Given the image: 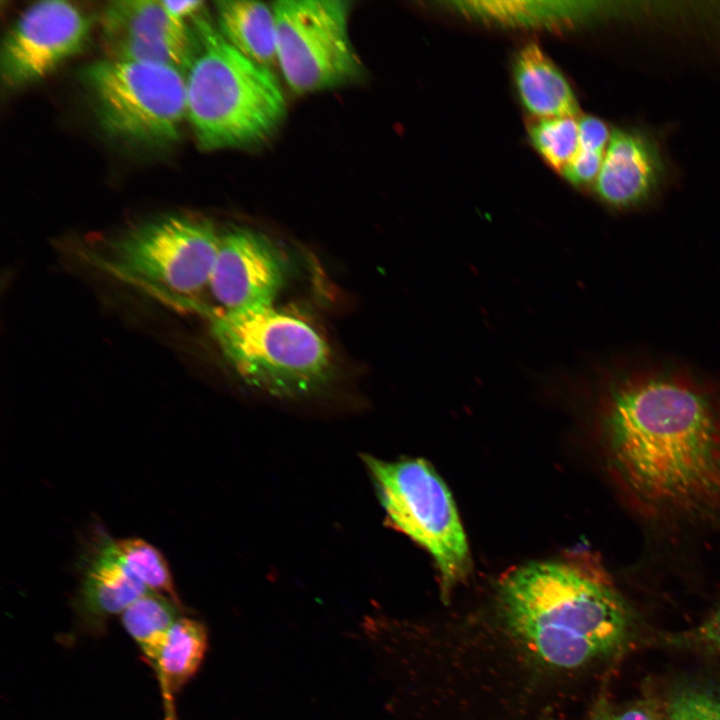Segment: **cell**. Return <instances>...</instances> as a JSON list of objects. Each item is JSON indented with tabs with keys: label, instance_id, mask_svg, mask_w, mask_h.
I'll return each mask as SVG.
<instances>
[{
	"label": "cell",
	"instance_id": "6",
	"mask_svg": "<svg viewBox=\"0 0 720 720\" xmlns=\"http://www.w3.org/2000/svg\"><path fill=\"white\" fill-rule=\"evenodd\" d=\"M81 79L102 128L143 145L174 142L186 114L185 73L156 63L103 59Z\"/></svg>",
	"mask_w": 720,
	"mask_h": 720
},
{
	"label": "cell",
	"instance_id": "2",
	"mask_svg": "<svg viewBox=\"0 0 720 720\" xmlns=\"http://www.w3.org/2000/svg\"><path fill=\"white\" fill-rule=\"evenodd\" d=\"M601 422L625 492L654 517L720 521V397L671 368L605 374Z\"/></svg>",
	"mask_w": 720,
	"mask_h": 720
},
{
	"label": "cell",
	"instance_id": "4",
	"mask_svg": "<svg viewBox=\"0 0 720 720\" xmlns=\"http://www.w3.org/2000/svg\"><path fill=\"white\" fill-rule=\"evenodd\" d=\"M211 330L240 378L270 395L310 394L332 374V352L324 338L273 305L223 311L214 317Z\"/></svg>",
	"mask_w": 720,
	"mask_h": 720
},
{
	"label": "cell",
	"instance_id": "20",
	"mask_svg": "<svg viewBox=\"0 0 720 720\" xmlns=\"http://www.w3.org/2000/svg\"><path fill=\"white\" fill-rule=\"evenodd\" d=\"M685 720H720V697L712 693L688 690L675 697Z\"/></svg>",
	"mask_w": 720,
	"mask_h": 720
},
{
	"label": "cell",
	"instance_id": "19",
	"mask_svg": "<svg viewBox=\"0 0 720 720\" xmlns=\"http://www.w3.org/2000/svg\"><path fill=\"white\" fill-rule=\"evenodd\" d=\"M117 546L129 569L147 588L182 606L169 565L156 547L141 538L117 539Z\"/></svg>",
	"mask_w": 720,
	"mask_h": 720
},
{
	"label": "cell",
	"instance_id": "8",
	"mask_svg": "<svg viewBox=\"0 0 720 720\" xmlns=\"http://www.w3.org/2000/svg\"><path fill=\"white\" fill-rule=\"evenodd\" d=\"M272 5L277 62L292 91L314 93L359 76L361 63L348 28L350 2L280 0Z\"/></svg>",
	"mask_w": 720,
	"mask_h": 720
},
{
	"label": "cell",
	"instance_id": "16",
	"mask_svg": "<svg viewBox=\"0 0 720 720\" xmlns=\"http://www.w3.org/2000/svg\"><path fill=\"white\" fill-rule=\"evenodd\" d=\"M219 32L236 50L272 69L277 62L273 5L260 1L223 0L215 3Z\"/></svg>",
	"mask_w": 720,
	"mask_h": 720
},
{
	"label": "cell",
	"instance_id": "7",
	"mask_svg": "<svg viewBox=\"0 0 720 720\" xmlns=\"http://www.w3.org/2000/svg\"><path fill=\"white\" fill-rule=\"evenodd\" d=\"M220 237L207 221L164 216L117 238L106 265L129 282L185 302L209 284Z\"/></svg>",
	"mask_w": 720,
	"mask_h": 720
},
{
	"label": "cell",
	"instance_id": "9",
	"mask_svg": "<svg viewBox=\"0 0 720 720\" xmlns=\"http://www.w3.org/2000/svg\"><path fill=\"white\" fill-rule=\"evenodd\" d=\"M91 27L90 16L71 2L46 0L30 5L2 42L3 85L16 90L47 77L84 48Z\"/></svg>",
	"mask_w": 720,
	"mask_h": 720
},
{
	"label": "cell",
	"instance_id": "24",
	"mask_svg": "<svg viewBox=\"0 0 720 720\" xmlns=\"http://www.w3.org/2000/svg\"><path fill=\"white\" fill-rule=\"evenodd\" d=\"M591 720H658L646 707H631L620 712L598 711Z\"/></svg>",
	"mask_w": 720,
	"mask_h": 720
},
{
	"label": "cell",
	"instance_id": "25",
	"mask_svg": "<svg viewBox=\"0 0 720 720\" xmlns=\"http://www.w3.org/2000/svg\"><path fill=\"white\" fill-rule=\"evenodd\" d=\"M661 720H685L682 710L675 698L669 704L666 714Z\"/></svg>",
	"mask_w": 720,
	"mask_h": 720
},
{
	"label": "cell",
	"instance_id": "15",
	"mask_svg": "<svg viewBox=\"0 0 720 720\" xmlns=\"http://www.w3.org/2000/svg\"><path fill=\"white\" fill-rule=\"evenodd\" d=\"M208 647L206 626L180 617L170 629L153 668L159 682L165 720H177L175 695L198 672Z\"/></svg>",
	"mask_w": 720,
	"mask_h": 720
},
{
	"label": "cell",
	"instance_id": "1",
	"mask_svg": "<svg viewBox=\"0 0 720 720\" xmlns=\"http://www.w3.org/2000/svg\"><path fill=\"white\" fill-rule=\"evenodd\" d=\"M627 624L625 604L600 561L575 554L507 572L496 586L491 617L444 634L440 656L457 675L470 676L480 693H510L529 703L541 692L568 688L608 656Z\"/></svg>",
	"mask_w": 720,
	"mask_h": 720
},
{
	"label": "cell",
	"instance_id": "18",
	"mask_svg": "<svg viewBox=\"0 0 720 720\" xmlns=\"http://www.w3.org/2000/svg\"><path fill=\"white\" fill-rule=\"evenodd\" d=\"M528 131L538 153L550 167L562 174L580 148L575 117L535 119Z\"/></svg>",
	"mask_w": 720,
	"mask_h": 720
},
{
	"label": "cell",
	"instance_id": "23",
	"mask_svg": "<svg viewBox=\"0 0 720 720\" xmlns=\"http://www.w3.org/2000/svg\"><path fill=\"white\" fill-rule=\"evenodd\" d=\"M168 15L176 22L189 25V21H195L204 9L203 1L198 0H184V1H171L161 0L160 1Z\"/></svg>",
	"mask_w": 720,
	"mask_h": 720
},
{
	"label": "cell",
	"instance_id": "5",
	"mask_svg": "<svg viewBox=\"0 0 720 720\" xmlns=\"http://www.w3.org/2000/svg\"><path fill=\"white\" fill-rule=\"evenodd\" d=\"M386 519L433 558L447 601L471 569L466 535L452 495L423 459L363 456Z\"/></svg>",
	"mask_w": 720,
	"mask_h": 720
},
{
	"label": "cell",
	"instance_id": "3",
	"mask_svg": "<svg viewBox=\"0 0 720 720\" xmlns=\"http://www.w3.org/2000/svg\"><path fill=\"white\" fill-rule=\"evenodd\" d=\"M194 24L198 45L185 73L186 114L200 147L265 141L287 111L276 75L236 50L202 15Z\"/></svg>",
	"mask_w": 720,
	"mask_h": 720
},
{
	"label": "cell",
	"instance_id": "12",
	"mask_svg": "<svg viewBox=\"0 0 720 720\" xmlns=\"http://www.w3.org/2000/svg\"><path fill=\"white\" fill-rule=\"evenodd\" d=\"M80 583L73 601L80 623L102 630L107 619L122 614L151 590L129 569L113 539L96 527L79 558Z\"/></svg>",
	"mask_w": 720,
	"mask_h": 720
},
{
	"label": "cell",
	"instance_id": "13",
	"mask_svg": "<svg viewBox=\"0 0 720 720\" xmlns=\"http://www.w3.org/2000/svg\"><path fill=\"white\" fill-rule=\"evenodd\" d=\"M661 174L659 153L647 136L633 130L614 129L595 190L609 205L627 207L646 199Z\"/></svg>",
	"mask_w": 720,
	"mask_h": 720
},
{
	"label": "cell",
	"instance_id": "17",
	"mask_svg": "<svg viewBox=\"0 0 720 720\" xmlns=\"http://www.w3.org/2000/svg\"><path fill=\"white\" fill-rule=\"evenodd\" d=\"M179 606L169 597L150 591L133 602L121 614V621L142 651L152 669L155 667L168 633L181 617Z\"/></svg>",
	"mask_w": 720,
	"mask_h": 720
},
{
	"label": "cell",
	"instance_id": "11",
	"mask_svg": "<svg viewBox=\"0 0 720 720\" xmlns=\"http://www.w3.org/2000/svg\"><path fill=\"white\" fill-rule=\"evenodd\" d=\"M286 274L278 247L261 233L239 228L221 235L209 286L224 311L271 306Z\"/></svg>",
	"mask_w": 720,
	"mask_h": 720
},
{
	"label": "cell",
	"instance_id": "10",
	"mask_svg": "<svg viewBox=\"0 0 720 720\" xmlns=\"http://www.w3.org/2000/svg\"><path fill=\"white\" fill-rule=\"evenodd\" d=\"M107 58L148 62L186 73L197 50L196 29L172 19L160 1H113L101 14Z\"/></svg>",
	"mask_w": 720,
	"mask_h": 720
},
{
	"label": "cell",
	"instance_id": "14",
	"mask_svg": "<svg viewBox=\"0 0 720 720\" xmlns=\"http://www.w3.org/2000/svg\"><path fill=\"white\" fill-rule=\"evenodd\" d=\"M523 106L536 119L576 117L579 106L565 76L538 44H526L514 63Z\"/></svg>",
	"mask_w": 720,
	"mask_h": 720
},
{
	"label": "cell",
	"instance_id": "26",
	"mask_svg": "<svg viewBox=\"0 0 720 720\" xmlns=\"http://www.w3.org/2000/svg\"><path fill=\"white\" fill-rule=\"evenodd\" d=\"M547 720H552V719L550 718V719H547Z\"/></svg>",
	"mask_w": 720,
	"mask_h": 720
},
{
	"label": "cell",
	"instance_id": "22",
	"mask_svg": "<svg viewBox=\"0 0 720 720\" xmlns=\"http://www.w3.org/2000/svg\"><path fill=\"white\" fill-rule=\"evenodd\" d=\"M580 149L604 152L611 133L607 125L593 116H583L578 121Z\"/></svg>",
	"mask_w": 720,
	"mask_h": 720
},
{
	"label": "cell",
	"instance_id": "21",
	"mask_svg": "<svg viewBox=\"0 0 720 720\" xmlns=\"http://www.w3.org/2000/svg\"><path fill=\"white\" fill-rule=\"evenodd\" d=\"M604 152L580 149L572 162L562 172V175L574 185H585L597 179L603 159Z\"/></svg>",
	"mask_w": 720,
	"mask_h": 720
}]
</instances>
